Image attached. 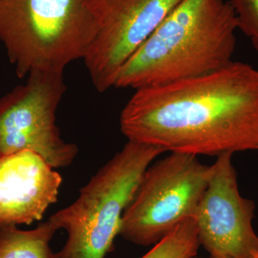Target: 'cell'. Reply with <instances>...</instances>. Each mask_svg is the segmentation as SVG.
Instances as JSON below:
<instances>
[{"label":"cell","mask_w":258,"mask_h":258,"mask_svg":"<svg viewBox=\"0 0 258 258\" xmlns=\"http://www.w3.org/2000/svg\"><path fill=\"white\" fill-rule=\"evenodd\" d=\"M66 90L63 73L34 71L0 98V157L28 150L54 169L73 164L79 148L62 139L56 124Z\"/></svg>","instance_id":"cell-6"},{"label":"cell","mask_w":258,"mask_h":258,"mask_svg":"<svg viewBox=\"0 0 258 258\" xmlns=\"http://www.w3.org/2000/svg\"><path fill=\"white\" fill-rule=\"evenodd\" d=\"M211 174L212 165L181 153H171L149 166L123 212L119 235L144 247L157 244L193 217Z\"/></svg>","instance_id":"cell-5"},{"label":"cell","mask_w":258,"mask_h":258,"mask_svg":"<svg viewBox=\"0 0 258 258\" xmlns=\"http://www.w3.org/2000/svg\"><path fill=\"white\" fill-rule=\"evenodd\" d=\"M164 153L128 141L80 190L79 198L48 219L67 233L63 247L50 258H105L119 235L122 216L144 173Z\"/></svg>","instance_id":"cell-3"},{"label":"cell","mask_w":258,"mask_h":258,"mask_svg":"<svg viewBox=\"0 0 258 258\" xmlns=\"http://www.w3.org/2000/svg\"><path fill=\"white\" fill-rule=\"evenodd\" d=\"M235 11L238 29L258 52V0H227Z\"/></svg>","instance_id":"cell-12"},{"label":"cell","mask_w":258,"mask_h":258,"mask_svg":"<svg viewBox=\"0 0 258 258\" xmlns=\"http://www.w3.org/2000/svg\"><path fill=\"white\" fill-rule=\"evenodd\" d=\"M37 153L0 157V227L40 221L57 203L62 176Z\"/></svg>","instance_id":"cell-9"},{"label":"cell","mask_w":258,"mask_h":258,"mask_svg":"<svg viewBox=\"0 0 258 258\" xmlns=\"http://www.w3.org/2000/svg\"><path fill=\"white\" fill-rule=\"evenodd\" d=\"M157 252V247H156V245L154 244V247H153L149 252H147V253L140 258H156Z\"/></svg>","instance_id":"cell-13"},{"label":"cell","mask_w":258,"mask_h":258,"mask_svg":"<svg viewBox=\"0 0 258 258\" xmlns=\"http://www.w3.org/2000/svg\"><path fill=\"white\" fill-rule=\"evenodd\" d=\"M57 231L49 220L32 230L0 227V258H50V242Z\"/></svg>","instance_id":"cell-10"},{"label":"cell","mask_w":258,"mask_h":258,"mask_svg":"<svg viewBox=\"0 0 258 258\" xmlns=\"http://www.w3.org/2000/svg\"><path fill=\"white\" fill-rule=\"evenodd\" d=\"M232 155L217 157L192 218L200 246L210 257L258 258V235L252 227L255 205L239 191Z\"/></svg>","instance_id":"cell-8"},{"label":"cell","mask_w":258,"mask_h":258,"mask_svg":"<svg viewBox=\"0 0 258 258\" xmlns=\"http://www.w3.org/2000/svg\"><path fill=\"white\" fill-rule=\"evenodd\" d=\"M182 0H87L97 33L83 59L97 91L113 87L122 66Z\"/></svg>","instance_id":"cell-7"},{"label":"cell","mask_w":258,"mask_h":258,"mask_svg":"<svg viewBox=\"0 0 258 258\" xmlns=\"http://www.w3.org/2000/svg\"><path fill=\"white\" fill-rule=\"evenodd\" d=\"M237 30L227 0H182L122 66L113 87H155L222 69L233 61Z\"/></svg>","instance_id":"cell-2"},{"label":"cell","mask_w":258,"mask_h":258,"mask_svg":"<svg viewBox=\"0 0 258 258\" xmlns=\"http://www.w3.org/2000/svg\"><path fill=\"white\" fill-rule=\"evenodd\" d=\"M155 245L156 258H197L200 244L192 217L179 224Z\"/></svg>","instance_id":"cell-11"},{"label":"cell","mask_w":258,"mask_h":258,"mask_svg":"<svg viewBox=\"0 0 258 258\" xmlns=\"http://www.w3.org/2000/svg\"><path fill=\"white\" fill-rule=\"evenodd\" d=\"M87 0H0V41L19 78L63 73L96 37Z\"/></svg>","instance_id":"cell-4"},{"label":"cell","mask_w":258,"mask_h":258,"mask_svg":"<svg viewBox=\"0 0 258 258\" xmlns=\"http://www.w3.org/2000/svg\"><path fill=\"white\" fill-rule=\"evenodd\" d=\"M208 258H213V257H209Z\"/></svg>","instance_id":"cell-14"},{"label":"cell","mask_w":258,"mask_h":258,"mask_svg":"<svg viewBox=\"0 0 258 258\" xmlns=\"http://www.w3.org/2000/svg\"><path fill=\"white\" fill-rule=\"evenodd\" d=\"M128 141L164 152L258 151V70L232 61L198 77L137 90L120 113Z\"/></svg>","instance_id":"cell-1"}]
</instances>
